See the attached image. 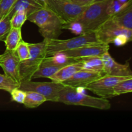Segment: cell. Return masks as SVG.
Here are the masks:
<instances>
[{"label":"cell","mask_w":132,"mask_h":132,"mask_svg":"<svg viewBox=\"0 0 132 132\" xmlns=\"http://www.w3.org/2000/svg\"><path fill=\"white\" fill-rule=\"evenodd\" d=\"M46 41L47 56L53 55L61 52L73 50L86 45L101 43L97 39L94 31L86 32L83 34L68 39H55Z\"/></svg>","instance_id":"cell-5"},{"label":"cell","mask_w":132,"mask_h":132,"mask_svg":"<svg viewBox=\"0 0 132 132\" xmlns=\"http://www.w3.org/2000/svg\"><path fill=\"white\" fill-rule=\"evenodd\" d=\"M79 61H81V59L69 57L60 53L50 57L46 56L33 75L32 79L37 78L48 79L63 67Z\"/></svg>","instance_id":"cell-7"},{"label":"cell","mask_w":132,"mask_h":132,"mask_svg":"<svg viewBox=\"0 0 132 132\" xmlns=\"http://www.w3.org/2000/svg\"><path fill=\"white\" fill-rule=\"evenodd\" d=\"M19 86V83L5 74L0 73V90L10 93L13 89L18 88Z\"/></svg>","instance_id":"cell-21"},{"label":"cell","mask_w":132,"mask_h":132,"mask_svg":"<svg viewBox=\"0 0 132 132\" xmlns=\"http://www.w3.org/2000/svg\"><path fill=\"white\" fill-rule=\"evenodd\" d=\"M36 1L40 3H41L42 5H44V3H45V2L46 1V0H36Z\"/></svg>","instance_id":"cell-30"},{"label":"cell","mask_w":132,"mask_h":132,"mask_svg":"<svg viewBox=\"0 0 132 132\" xmlns=\"http://www.w3.org/2000/svg\"><path fill=\"white\" fill-rule=\"evenodd\" d=\"M103 1V0H97L96 1ZM119 1H122V2H126V1H128V0H119Z\"/></svg>","instance_id":"cell-31"},{"label":"cell","mask_w":132,"mask_h":132,"mask_svg":"<svg viewBox=\"0 0 132 132\" xmlns=\"http://www.w3.org/2000/svg\"><path fill=\"white\" fill-rule=\"evenodd\" d=\"M132 92V77L119 82L114 88L115 96Z\"/></svg>","instance_id":"cell-23"},{"label":"cell","mask_w":132,"mask_h":132,"mask_svg":"<svg viewBox=\"0 0 132 132\" xmlns=\"http://www.w3.org/2000/svg\"><path fill=\"white\" fill-rule=\"evenodd\" d=\"M43 6L55 13L64 23L77 19L88 6L77 5L72 0H46Z\"/></svg>","instance_id":"cell-6"},{"label":"cell","mask_w":132,"mask_h":132,"mask_svg":"<svg viewBox=\"0 0 132 132\" xmlns=\"http://www.w3.org/2000/svg\"><path fill=\"white\" fill-rule=\"evenodd\" d=\"M64 86L63 83L52 81L50 82H34L30 80L21 82L19 88L24 91L36 92L43 95L47 101L58 102L59 93Z\"/></svg>","instance_id":"cell-9"},{"label":"cell","mask_w":132,"mask_h":132,"mask_svg":"<svg viewBox=\"0 0 132 132\" xmlns=\"http://www.w3.org/2000/svg\"><path fill=\"white\" fill-rule=\"evenodd\" d=\"M22 39L21 28H12L10 30L3 41L5 43L6 50H15L18 47Z\"/></svg>","instance_id":"cell-18"},{"label":"cell","mask_w":132,"mask_h":132,"mask_svg":"<svg viewBox=\"0 0 132 132\" xmlns=\"http://www.w3.org/2000/svg\"><path fill=\"white\" fill-rule=\"evenodd\" d=\"M28 19V15L24 10L16 12L10 19V23L12 28H21L23 27Z\"/></svg>","instance_id":"cell-24"},{"label":"cell","mask_w":132,"mask_h":132,"mask_svg":"<svg viewBox=\"0 0 132 132\" xmlns=\"http://www.w3.org/2000/svg\"><path fill=\"white\" fill-rule=\"evenodd\" d=\"M27 20L38 27L40 34L46 41L58 39L62 33L64 23L55 13L45 6L30 14Z\"/></svg>","instance_id":"cell-1"},{"label":"cell","mask_w":132,"mask_h":132,"mask_svg":"<svg viewBox=\"0 0 132 132\" xmlns=\"http://www.w3.org/2000/svg\"><path fill=\"white\" fill-rule=\"evenodd\" d=\"M58 103L67 105L90 107L102 110H108L112 106L108 99L90 96L85 94L83 92L80 91L78 88L67 85H64V88L61 90Z\"/></svg>","instance_id":"cell-2"},{"label":"cell","mask_w":132,"mask_h":132,"mask_svg":"<svg viewBox=\"0 0 132 132\" xmlns=\"http://www.w3.org/2000/svg\"><path fill=\"white\" fill-rule=\"evenodd\" d=\"M99 43L105 45L113 43L122 35H126L132 41V30L120 25L111 17L94 31Z\"/></svg>","instance_id":"cell-8"},{"label":"cell","mask_w":132,"mask_h":132,"mask_svg":"<svg viewBox=\"0 0 132 132\" xmlns=\"http://www.w3.org/2000/svg\"><path fill=\"white\" fill-rule=\"evenodd\" d=\"M104 63L103 72L106 75L114 76H132V70L130 64L119 63L111 56L109 51L101 56Z\"/></svg>","instance_id":"cell-14"},{"label":"cell","mask_w":132,"mask_h":132,"mask_svg":"<svg viewBox=\"0 0 132 132\" xmlns=\"http://www.w3.org/2000/svg\"><path fill=\"white\" fill-rule=\"evenodd\" d=\"M20 63L21 61L15 54V50H6L3 54L0 55V67L5 74L19 84L21 82Z\"/></svg>","instance_id":"cell-11"},{"label":"cell","mask_w":132,"mask_h":132,"mask_svg":"<svg viewBox=\"0 0 132 132\" xmlns=\"http://www.w3.org/2000/svg\"><path fill=\"white\" fill-rule=\"evenodd\" d=\"M112 18L120 25L132 30V0H128L126 6Z\"/></svg>","instance_id":"cell-17"},{"label":"cell","mask_w":132,"mask_h":132,"mask_svg":"<svg viewBox=\"0 0 132 132\" xmlns=\"http://www.w3.org/2000/svg\"><path fill=\"white\" fill-rule=\"evenodd\" d=\"M47 41H43L37 43H28L30 55L26 60L21 61L19 75L21 82L32 80V77L43 60L47 56Z\"/></svg>","instance_id":"cell-4"},{"label":"cell","mask_w":132,"mask_h":132,"mask_svg":"<svg viewBox=\"0 0 132 132\" xmlns=\"http://www.w3.org/2000/svg\"><path fill=\"white\" fill-rule=\"evenodd\" d=\"M110 1L103 0L93 3L77 18L83 26L85 32L95 31L112 17L108 12Z\"/></svg>","instance_id":"cell-3"},{"label":"cell","mask_w":132,"mask_h":132,"mask_svg":"<svg viewBox=\"0 0 132 132\" xmlns=\"http://www.w3.org/2000/svg\"><path fill=\"white\" fill-rule=\"evenodd\" d=\"M109 45L98 43L86 45L73 50L63 51L59 53L71 58L82 59L90 57H101L104 53L109 51Z\"/></svg>","instance_id":"cell-12"},{"label":"cell","mask_w":132,"mask_h":132,"mask_svg":"<svg viewBox=\"0 0 132 132\" xmlns=\"http://www.w3.org/2000/svg\"><path fill=\"white\" fill-rule=\"evenodd\" d=\"M105 75L104 72L82 69L77 71L70 78L63 82L64 85L84 89L87 85Z\"/></svg>","instance_id":"cell-13"},{"label":"cell","mask_w":132,"mask_h":132,"mask_svg":"<svg viewBox=\"0 0 132 132\" xmlns=\"http://www.w3.org/2000/svg\"><path fill=\"white\" fill-rule=\"evenodd\" d=\"M43 6V5L36 0H17L6 16L10 19L12 15L19 10H24L27 15L29 16L32 13L42 9Z\"/></svg>","instance_id":"cell-15"},{"label":"cell","mask_w":132,"mask_h":132,"mask_svg":"<svg viewBox=\"0 0 132 132\" xmlns=\"http://www.w3.org/2000/svg\"><path fill=\"white\" fill-rule=\"evenodd\" d=\"M26 97L23 103L27 108H36L45 102L47 101L46 98L41 94L34 91H25Z\"/></svg>","instance_id":"cell-19"},{"label":"cell","mask_w":132,"mask_h":132,"mask_svg":"<svg viewBox=\"0 0 132 132\" xmlns=\"http://www.w3.org/2000/svg\"><path fill=\"white\" fill-rule=\"evenodd\" d=\"M82 68H83V67H82L81 59V61L78 62V63L68 64V65L63 67L55 74L52 76L48 79L54 82L63 83V82L70 78L76 72Z\"/></svg>","instance_id":"cell-16"},{"label":"cell","mask_w":132,"mask_h":132,"mask_svg":"<svg viewBox=\"0 0 132 132\" xmlns=\"http://www.w3.org/2000/svg\"><path fill=\"white\" fill-rule=\"evenodd\" d=\"M81 59L85 69L104 72V63L101 57H90Z\"/></svg>","instance_id":"cell-20"},{"label":"cell","mask_w":132,"mask_h":132,"mask_svg":"<svg viewBox=\"0 0 132 132\" xmlns=\"http://www.w3.org/2000/svg\"><path fill=\"white\" fill-rule=\"evenodd\" d=\"M131 77L132 76H114L105 74L89 84L84 89L91 91L100 97L109 99L116 97L114 88L119 82Z\"/></svg>","instance_id":"cell-10"},{"label":"cell","mask_w":132,"mask_h":132,"mask_svg":"<svg viewBox=\"0 0 132 132\" xmlns=\"http://www.w3.org/2000/svg\"><path fill=\"white\" fill-rule=\"evenodd\" d=\"M11 95V100L14 102H16L20 104H23L26 97V92L20 88H15L13 89L10 92Z\"/></svg>","instance_id":"cell-28"},{"label":"cell","mask_w":132,"mask_h":132,"mask_svg":"<svg viewBox=\"0 0 132 132\" xmlns=\"http://www.w3.org/2000/svg\"><path fill=\"white\" fill-rule=\"evenodd\" d=\"M10 19L7 16L0 19V41H3L11 29Z\"/></svg>","instance_id":"cell-26"},{"label":"cell","mask_w":132,"mask_h":132,"mask_svg":"<svg viewBox=\"0 0 132 132\" xmlns=\"http://www.w3.org/2000/svg\"><path fill=\"white\" fill-rule=\"evenodd\" d=\"M17 0H0V19L6 16Z\"/></svg>","instance_id":"cell-27"},{"label":"cell","mask_w":132,"mask_h":132,"mask_svg":"<svg viewBox=\"0 0 132 132\" xmlns=\"http://www.w3.org/2000/svg\"><path fill=\"white\" fill-rule=\"evenodd\" d=\"M63 29L68 30L72 33L76 34V36H80L85 33L83 26L81 24V22L77 19L64 23L63 24Z\"/></svg>","instance_id":"cell-22"},{"label":"cell","mask_w":132,"mask_h":132,"mask_svg":"<svg viewBox=\"0 0 132 132\" xmlns=\"http://www.w3.org/2000/svg\"><path fill=\"white\" fill-rule=\"evenodd\" d=\"M72 1L79 5L87 6H88V5H91L93 3L95 2L97 0H72Z\"/></svg>","instance_id":"cell-29"},{"label":"cell","mask_w":132,"mask_h":132,"mask_svg":"<svg viewBox=\"0 0 132 132\" xmlns=\"http://www.w3.org/2000/svg\"><path fill=\"white\" fill-rule=\"evenodd\" d=\"M15 52L21 61L26 60L30 55V48L28 43L22 40L15 50Z\"/></svg>","instance_id":"cell-25"}]
</instances>
